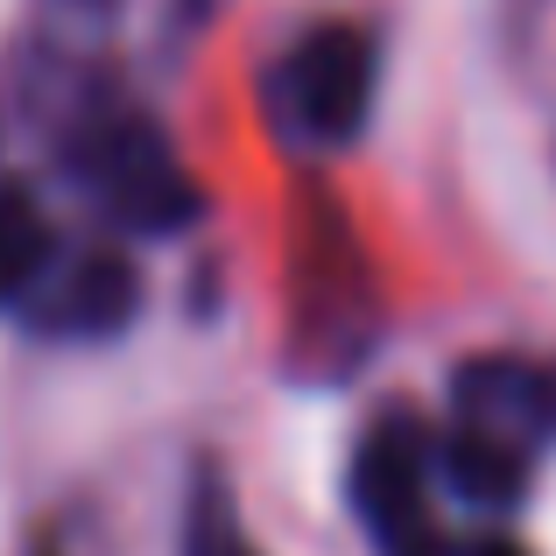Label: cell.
<instances>
[{
	"label": "cell",
	"mask_w": 556,
	"mask_h": 556,
	"mask_svg": "<svg viewBox=\"0 0 556 556\" xmlns=\"http://www.w3.org/2000/svg\"><path fill=\"white\" fill-rule=\"evenodd\" d=\"M56 169L85 204H99V218L141 240H177L204 218V184L190 177L169 127L127 99H92L71 113L56 135Z\"/></svg>",
	"instance_id": "cell-1"
},
{
	"label": "cell",
	"mask_w": 556,
	"mask_h": 556,
	"mask_svg": "<svg viewBox=\"0 0 556 556\" xmlns=\"http://www.w3.org/2000/svg\"><path fill=\"white\" fill-rule=\"evenodd\" d=\"M380 99V42L359 22H317L275 56L268 121L282 141L311 155H345L374 121Z\"/></svg>",
	"instance_id": "cell-2"
},
{
	"label": "cell",
	"mask_w": 556,
	"mask_h": 556,
	"mask_svg": "<svg viewBox=\"0 0 556 556\" xmlns=\"http://www.w3.org/2000/svg\"><path fill=\"white\" fill-rule=\"evenodd\" d=\"M345 501L374 556H444V521H437V437L408 402H388L359 430L353 465H345Z\"/></svg>",
	"instance_id": "cell-3"
},
{
	"label": "cell",
	"mask_w": 556,
	"mask_h": 556,
	"mask_svg": "<svg viewBox=\"0 0 556 556\" xmlns=\"http://www.w3.org/2000/svg\"><path fill=\"white\" fill-rule=\"evenodd\" d=\"M141 303H149V282H141L135 254H121V247H85L71 268H50V282L28 296V317H36L42 339L106 345L141 317Z\"/></svg>",
	"instance_id": "cell-4"
},
{
	"label": "cell",
	"mask_w": 556,
	"mask_h": 556,
	"mask_svg": "<svg viewBox=\"0 0 556 556\" xmlns=\"http://www.w3.org/2000/svg\"><path fill=\"white\" fill-rule=\"evenodd\" d=\"M451 422L493 430V437H507V444L543 458L549 437H556V374H543L535 359H515V353L465 359L451 374Z\"/></svg>",
	"instance_id": "cell-5"
},
{
	"label": "cell",
	"mask_w": 556,
	"mask_h": 556,
	"mask_svg": "<svg viewBox=\"0 0 556 556\" xmlns=\"http://www.w3.org/2000/svg\"><path fill=\"white\" fill-rule=\"evenodd\" d=\"M56 268V226L42 212L36 184L0 177V311H28L42 282Z\"/></svg>",
	"instance_id": "cell-6"
},
{
	"label": "cell",
	"mask_w": 556,
	"mask_h": 556,
	"mask_svg": "<svg viewBox=\"0 0 556 556\" xmlns=\"http://www.w3.org/2000/svg\"><path fill=\"white\" fill-rule=\"evenodd\" d=\"M184 556H261L240 507H232V493H226V479L212 465H198V486L184 501Z\"/></svg>",
	"instance_id": "cell-7"
},
{
	"label": "cell",
	"mask_w": 556,
	"mask_h": 556,
	"mask_svg": "<svg viewBox=\"0 0 556 556\" xmlns=\"http://www.w3.org/2000/svg\"><path fill=\"white\" fill-rule=\"evenodd\" d=\"M444 556H529L515 535H472V543H451Z\"/></svg>",
	"instance_id": "cell-8"
}]
</instances>
